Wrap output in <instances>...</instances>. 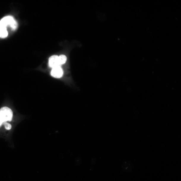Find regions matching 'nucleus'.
<instances>
[{
  "label": "nucleus",
  "mask_w": 181,
  "mask_h": 181,
  "mask_svg": "<svg viewBox=\"0 0 181 181\" xmlns=\"http://www.w3.org/2000/svg\"><path fill=\"white\" fill-rule=\"evenodd\" d=\"M8 26H10L14 30L17 28V23L12 16L5 17L0 21V28H7Z\"/></svg>",
  "instance_id": "2"
},
{
  "label": "nucleus",
  "mask_w": 181,
  "mask_h": 181,
  "mask_svg": "<svg viewBox=\"0 0 181 181\" xmlns=\"http://www.w3.org/2000/svg\"><path fill=\"white\" fill-rule=\"evenodd\" d=\"M67 60L66 57L64 55H61L58 56V62L59 66L65 63Z\"/></svg>",
  "instance_id": "6"
},
{
  "label": "nucleus",
  "mask_w": 181,
  "mask_h": 181,
  "mask_svg": "<svg viewBox=\"0 0 181 181\" xmlns=\"http://www.w3.org/2000/svg\"><path fill=\"white\" fill-rule=\"evenodd\" d=\"M4 125L5 126V128L7 129V130H11L12 128V126L9 123L7 122H5L4 123Z\"/></svg>",
  "instance_id": "7"
},
{
  "label": "nucleus",
  "mask_w": 181,
  "mask_h": 181,
  "mask_svg": "<svg viewBox=\"0 0 181 181\" xmlns=\"http://www.w3.org/2000/svg\"><path fill=\"white\" fill-rule=\"evenodd\" d=\"M49 66L51 68H53L59 66L58 62V56L56 55L52 56L49 58Z\"/></svg>",
  "instance_id": "4"
},
{
  "label": "nucleus",
  "mask_w": 181,
  "mask_h": 181,
  "mask_svg": "<svg viewBox=\"0 0 181 181\" xmlns=\"http://www.w3.org/2000/svg\"><path fill=\"white\" fill-rule=\"evenodd\" d=\"M13 115V114L12 110L8 107H4L0 109V118L4 123L11 121Z\"/></svg>",
  "instance_id": "1"
},
{
  "label": "nucleus",
  "mask_w": 181,
  "mask_h": 181,
  "mask_svg": "<svg viewBox=\"0 0 181 181\" xmlns=\"http://www.w3.org/2000/svg\"><path fill=\"white\" fill-rule=\"evenodd\" d=\"M52 76L56 78H61L63 76V71L61 66L53 68L51 72Z\"/></svg>",
  "instance_id": "3"
},
{
  "label": "nucleus",
  "mask_w": 181,
  "mask_h": 181,
  "mask_svg": "<svg viewBox=\"0 0 181 181\" xmlns=\"http://www.w3.org/2000/svg\"><path fill=\"white\" fill-rule=\"evenodd\" d=\"M4 123L3 121H2V120L1 119V118H0V127L2 125V124Z\"/></svg>",
  "instance_id": "8"
},
{
  "label": "nucleus",
  "mask_w": 181,
  "mask_h": 181,
  "mask_svg": "<svg viewBox=\"0 0 181 181\" xmlns=\"http://www.w3.org/2000/svg\"><path fill=\"white\" fill-rule=\"evenodd\" d=\"M8 33L7 28H0V37L4 38L7 37Z\"/></svg>",
  "instance_id": "5"
}]
</instances>
